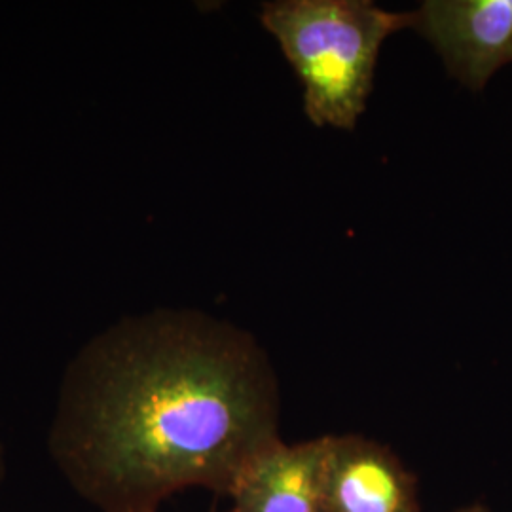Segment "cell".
I'll use <instances>...</instances> for the list:
<instances>
[{
	"label": "cell",
	"mask_w": 512,
	"mask_h": 512,
	"mask_svg": "<svg viewBox=\"0 0 512 512\" xmlns=\"http://www.w3.org/2000/svg\"><path fill=\"white\" fill-rule=\"evenodd\" d=\"M4 478H6V452H4V444L0 440V490H2Z\"/></svg>",
	"instance_id": "8992f818"
},
{
	"label": "cell",
	"mask_w": 512,
	"mask_h": 512,
	"mask_svg": "<svg viewBox=\"0 0 512 512\" xmlns=\"http://www.w3.org/2000/svg\"><path fill=\"white\" fill-rule=\"evenodd\" d=\"M454 512H492L488 507L480 505V503H473V505H467V507H461L458 511Z\"/></svg>",
	"instance_id": "52a82bcc"
},
{
	"label": "cell",
	"mask_w": 512,
	"mask_h": 512,
	"mask_svg": "<svg viewBox=\"0 0 512 512\" xmlns=\"http://www.w3.org/2000/svg\"><path fill=\"white\" fill-rule=\"evenodd\" d=\"M329 440L279 439L258 452L230 490L232 512H321Z\"/></svg>",
	"instance_id": "5b68a950"
},
{
	"label": "cell",
	"mask_w": 512,
	"mask_h": 512,
	"mask_svg": "<svg viewBox=\"0 0 512 512\" xmlns=\"http://www.w3.org/2000/svg\"><path fill=\"white\" fill-rule=\"evenodd\" d=\"M279 387L245 330L200 311L126 317L95 334L59 385L48 452L99 512H160L202 488L228 497L279 440Z\"/></svg>",
	"instance_id": "6da1fadb"
},
{
	"label": "cell",
	"mask_w": 512,
	"mask_h": 512,
	"mask_svg": "<svg viewBox=\"0 0 512 512\" xmlns=\"http://www.w3.org/2000/svg\"><path fill=\"white\" fill-rule=\"evenodd\" d=\"M321 512H421L418 480L382 442L330 435Z\"/></svg>",
	"instance_id": "277c9868"
},
{
	"label": "cell",
	"mask_w": 512,
	"mask_h": 512,
	"mask_svg": "<svg viewBox=\"0 0 512 512\" xmlns=\"http://www.w3.org/2000/svg\"><path fill=\"white\" fill-rule=\"evenodd\" d=\"M414 16L450 74L475 92L512 63V0H427Z\"/></svg>",
	"instance_id": "3957f363"
},
{
	"label": "cell",
	"mask_w": 512,
	"mask_h": 512,
	"mask_svg": "<svg viewBox=\"0 0 512 512\" xmlns=\"http://www.w3.org/2000/svg\"><path fill=\"white\" fill-rule=\"evenodd\" d=\"M414 19L368 0H277L260 12L304 86L311 124L346 131L365 112L385 38Z\"/></svg>",
	"instance_id": "7a4b0ae2"
}]
</instances>
